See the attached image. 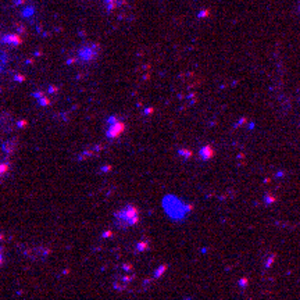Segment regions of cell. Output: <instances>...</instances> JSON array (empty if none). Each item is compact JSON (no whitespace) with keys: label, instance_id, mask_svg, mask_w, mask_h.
I'll return each instance as SVG.
<instances>
[{"label":"cell","instance_id":"277c9868","mask_svg":"<svg viewBox=\"0 0 300 300\" xmlns=\"http://www.w3.org/2000/svg\"><path fill=\"white\" fill-rule=\"evenodd\" d=\"M0 43L7 46H18L21 44V36L18 33H4L0 38Z\"/></svg>","mask_w":300,"mask_h":300},{"label":"cell","instance_id":"8992f818","mask_svg":"<svg viewBox=\"0 0 300 300\" xmlns=\"http://www.w3.org/2000/svg\"><path fill=\"white\" fill-rule=\"evenodd\" d=\"M3 261H4V257H3V253H1V250H0V265L3 264Z\"/></svg>","mask_w":300,"mask_h":300},{"label":"cell","instance_id":"3957f363","mask_svg":"<svg viewBox=\"0 0 300 300\" xmlns=\"http://www.w3.org/2000/svg\"><path fill=\"white\" fill-rule=\"evenodd\" d=\"M99 46L97 44H85L78 50V60L84 61V63H89L92 60H95L99 56Z\"/></svg>","mask_w":300,"mask_h":300},{"label":"cell","instance_id":"7a4b0ae2","mask_svg":"<svg viewBox=\"0 0 300 300\" xmlns=\"http://www.w3.org/2000/svg\"><path fill=\"white\" fill-rule=\"evenodd\" d=\"M124 131H125V124L121 119H118L115 115H110L107 118L106 136H107L108 139H117Z\"/></svg>","mask_w":300,"mask_h":300},{"label":"cell","instance_id":"6da1fadb","mask_svg":"<svg viewBox=\"0 0 300 300\" xmlns=\"http://www.w3.org/2000/svg\"><path fill=\"white\" fill-rule=\"evenodd\" d=\"M115 224L119 228H129L135 226L140 220V213L136 206L133 204H125L122 208H119L114 214Z\"/></svg>","mask_w":300,"mask_h":300},{"label":"cell","instance_id":"5b68a950","mask_svg":"<svg viewBox=\"0 0 300 300\" xmlns=\"http://www.w3.org/2000/svg\"><path fill=\"white\" fill-rule=\"evenodd\" d=\"M10 171V163L9 161H0V181L9 174Z\"/></svg>","mask_w":300,"mask_h":300}]
</instances>
